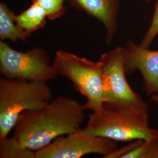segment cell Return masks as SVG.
<instances>
[{"label": "cell", "mask_w": 158, "mask_h": 158, "mask_svg": "<svg viewBox=\"0 0 158 158\" xmlns=\"http://www.w3.org/2000/svg\"><path fill=\"white\" fill-rule=\"evenodd\" d=\"M121 0H68L76 10L84 12L102 23L106 30L107 45L111 44L118 30Z\"/></svg>", "instance_id": "cell-9"}, {"label": "cell", "mask_w": 158, "mask_h": 158, "mask_svg": "<svg viewBox=\"0 0 158 158\" xmlns=\"http://www.w3.org/2000/svg\"><path fill=\"white\" fill-rule=\"evenodd\" d=\"M158 35V1L155 4L154 11L151 24L142 40L140 45L149 48L155 38Z\"/></svg>", "instance_id": "cell-15"}, {"label": "cell", "mask_w": 158, "mask_h": 158, "mask_svg": "<svg viewBox=\"0 0 158 158\" xmlns=\"http://www.w3.org/2000/svg\"><path fill=\"white\" fill-rule=\"evenodd\" d=\"M85 111L78 101L57 96L41 107L23 112L12 136L23 147L36 151L80 128L85 119Z\"/></svg>", "instance_id": "cell-1"}, {"label": "cell", "mask_w": 158, "mask_h": 158, "mask_svg": "<svg viewBox=\"0 0 158 158\" xmlns=\"http://www.w3.org/2000/svg\"><path fill=\"white\" fill-rule=\"evenodd\" d=\"M123 158H158V138L152 140H135V143Z\"/></svg>", "instance_id": "cell-13"}, {"label": "cell", "mask_w": 158, "mask_h": 158, "mask_svg": "<svg viewBox=\"0 0 158 158\" xmlns=\"http://www.w3.org/2000/svg\"><path fill=\"white\" fill-rule=\"evenodd\" d=\"M124 52V47L119 46L102 54L98 59L102 65L104 106L107 107L121 108L145 103L127 80Z\"/></svg>", "instance_id": "cell-6"}, {"label": "cell", "mask_w": 158, "mask_h": 158, "mask_svg": "<svg viewBox=\"0 0 158 158\" xmlns=\"http://www.w3.org/2000/svg\"><path fill=\"white\" fill-rule=\"evenodd\" d=\"M52 66L57 75L69 80L75 90L84 96L85 110L97 111L104 107L105 94L102 65L66 51L56 52Z\"/></svg>", "instance_id": "cell-4"}, {"label": "cell", "mask_w": 158, "mask_h": 158, "mask_svg": "<svg viewBox=\"0 0 158 158\" xmlns=\"http://www.w3.org/2000/svg\"><path fill=\"white\" fill-rule=\"evenodd\" d=\"M45 12L48 19L54 21L64 15L66 10L65 2L68 0H35Z\"/></svg>", "instance_id": "cell-14"}, {"label": "cell", "mask_w": 158, "mask_h": 158, "mask_svg": "<svg viewBox=\"0 0 158 158\" xmlns=\"http://www.w3.org/2000/svg\"><path fill=\"white\" fill-rule=\"evenodd\" d=\"M124 48L127 74L139 70L147 95L158 94V51H151L132 40H128Z\"/></svg>", "instance_id": "cell-8"}, {"label": "cell", "mask_w": 158, "mask_h": 158, "mask_svg": "<svg viewBox=\"0 0 158 158\" xmlns=\"http://www.w3.org/2000/svg\"><path fill=\"white\" fill-rule=\"evenodd\" d=\"M52 99L47 82L0 79V138L8 137L24 111L45 106Z\"/></svg>", "instance_id": "cell-3"}, {"label": "cell", "mask_w": 158, "mask_h": 158, "mask_svg": "<svg viewBox=\"0 0 158 158\" xmlns=\"http://www.w3.org/2000/svg\"><path fill=\"white\" fill-rule=\"evenodd\" d=\"M31 34L23 31L15 20V14L2 2L0 4V39L1 40H10L12 42L25 41Z\"/></svg>", "instance_id": "cell-10"}, {"label": "cell", "mask_w": 158, "mask_h": 158, "mask_svg": "<svg viewBox=\"0 0 158 158\" xmlns=\"http://www.w3.org/2000/svg\"><path fill=\"white\" fill-rule=\"evenodd\" d=\"M152 100L156 103H158V94H154L152 96Z\"/></svg>", "instance_id": "cell-16"}, {"label": "cell", "mask_w": 158, "mask_h": 158, "mask_svg": "<svg viewBox=\"0 0 158 158\" xmlns=\"http://www.w3.org/2000/svg\"><path fill=\"white\" fill-rule=\"evenodd\" d=\"M47 19L45 12L35 0L27 9L18 15L15 14V20L18 25L30 34L44 28Z\"/></svg>", "instance_id": "cell-11"}, {"label": "cell", "mask_w": 158, "mask_h": 158, "mask_svg": "<svg viewBox=\"0 0 158 158\" xmlns=\"http://www.w3.org/2000/svg\"><path fill=\"white\" fill-rule=\"evenodd\" d=\"M0 158H36L35 151L22 146L12 136L0 138Z\"/></svg>", "instance_id": "cell-12"}, {"label": "cell", "mask_w": 158, "mask_h": 158, "mask_svg": "<svg viewBox=\"0 0 158 158\" xmlns=\"http://www.w3.org/2000/svg\"><path fill=\"white\" fill-rule=\"evenodd\" d=\"M0 73L8 79L48 82L57 76L47 51L41 47L21 52L0 42Z\"/></svg>", "instance_id": "cell-5"}, {"label": "cell", "mask_w": 158, "mask_h": 158, "mask_svg": "<svg viewBox=\"0 0 158 158\" xmlns=\"http://www.w3.org/2000/svg\"><path fill=\"white\" fill-rule=\"evenodd\" d=\"M116 142L89 133L81 127L59 136L45 147L35 151L36 158H79L89 154L106 158L115 150Z\"/></svg>", "instance_id": "cell-7"}, {"label": "cell", "mask_w": 158, "mask_h": 158, "mask_svg": "<svg viewBox=\"0 0 158 158\" xmlns=\"http://www.w3.org/2000/svg\"><path fill=\"white\" fill-rule=\"evenodd\" d=\"M147 1V2H150V1H151L152 0H146Z\"/></svg>", "instance_id": "cell-17"}, {"label": "cell", "mask_w": 158, "mask_h": 158, "mask_svg": "<svg viewBox=\"0 0 158 158\" xmlns=\"http://www.w3.org/2000/svg\"><path fill=\"white\" fill-rule=\"evenodd\" d=\"M147 103L127 107L104 106L89 115L85 127L89 133L115 142L152 140L158 138V131L149 124Z\"/></svg>", "instance_id": "cell-2"}]
</instances>
